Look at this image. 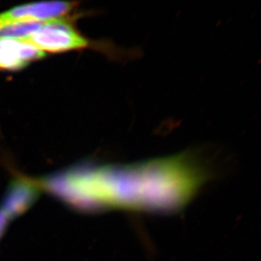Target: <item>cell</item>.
I'll use <instances>...</instances> for the list:
<instances>
[{
    "mask_svg": "<svg viewBox=\"0 0 261 261\" xmlns=\"http://www.w3.org/2000/svg\"><path fill=\"white\" fill-rule=\"evenodd\" d=\"M45 56L44 51L23 39H0V70L21 69Z\"/></svg>",
    "mask_w": 261,
    "mask_h": 261,
    "instance_id": "obj_3",
    "label": "cell"
},
{
    "mask_svg": "<svg viewBox=\"0 0 261 261\" xmlns=\"http://www.w3.org/2000/svg\"><path fill=\"white\" fill-rule=\"evenodd\" d=\"M10 218L4 211L0 209V238L3 236L9 223Z\"/></svg>",
    "mask_w": 261,
    "mask_h": 261,
    "instance_id": "obj_5",
    "label": "cell"
},
{
    "mask_svg": "<svg viewBox=\"0 0 261 261\" xmlns=\"http://www.w3.org/2000/svg\"><path fill=\"white\" fill-rule=\"evenodd\" d=\"M39 195V190L29 180L18 179L11 182L3 202L2 210L10 219L18 217L30 208Z\"/></svg>",
    "mask_w": 261,
    "mask_h": 261,
    "instance_id": "obj_4",
    "label": "cell"
},
{
    "mask_svg": "<svg viewBox=\"0 0 261 261\" xmlns=\"http://www.w3.org/2000/svg\"><path fill=\"white\" fill-rule=\"evenodd\" d=\"M23 40L44 53H62L88 45L87 39L63 18L44 22L37 32Z\"/></svg>",
    "mask_w": 261,
    "mask_h": 261,
    "instance_id": "obj_1",
    "label": "cell"
},
{
    "mask_svg": "<svg viewBox=\"0 0 261 261\" xmlns=\"http://www.w3.org/2000/svg\"><path fill=\"white\" fill-rule=\"evenodd\" d=\"M75 3L42 2L20 5L0 13V22L30 20L46 22L62 19L73 10Z\"/></svg>",
    "mask_w": 261,
    "mask_h": 261,
    "instance_id": "obj_2",
    "label": "cell"
}]
</instances>
